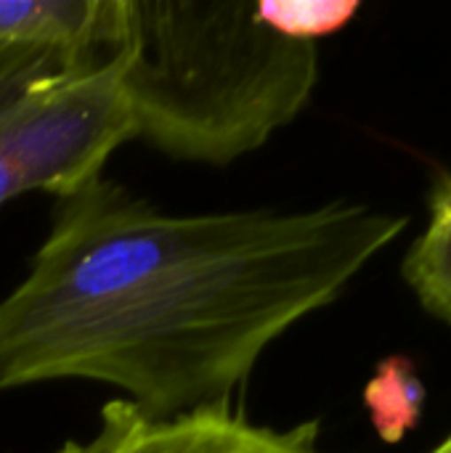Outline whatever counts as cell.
<instances>
[{"instance_id":"obj_9","label":"cell","mask_w":451,"mask_h":453,"mask_svg":"<svg viewBox=\"0 0 451 453\" xmlns=\"http://www.w3.org/2000/svg\"><path fill=\"white\" fill-rule=\"evenodd\" d=\"M428 453H451V435H447V438H444L433 451H428Z\"/></svg>"},{"instance_id":"obj_7","label":"cell","mask_w":451,"mask_h":453,"mask_svg":"<svg viewBox=\"0 0 451 453\" xmlns=\"http://www.w3.org/2000/svg\"><path fill=\"white\" fill-rule=\"evenodd\" d=\"M425 401L420 372L407 356L385 358L364 390L369 419L385 443H401L420 425Z\"/></svg>"},{"instance_id":"obj_6","label":"cell","mask_w":451,"mask_h":453,"mask_svg":"<svg viewBox=\"0 0 451 453\" xmlns=\"http://www.w3.org/2000/svg\"><path fill=\"white\" fill-rule=\"evenodd\" d=\"M404 279L431 316L451 324V173L431 191L428 226L404 260Z\"/></svg>"},{"instance_id":"obj_8","label":"cell","mask_w":451,"mask_h":453,"mask_svg":"<svg viewBox=\"0 0 451 453\" xmlns=\"http://www.w3.org/2000/svg\"><path fill=\"white\" fill-rule=\"evenodd\" d=\"M362 3L356 0H314V3H258V16L276 32L298 40L319 42L322 37L348 27Z\"/></svg>"},{"instance_id":"obj_5","label":"cell","mask_w":451,"mask_h":453,"mask_svg":"<svg viewBox=\"0 0 451 453\" xmlns=\"http://www.w3.org/2000/svg\"><path fill=\"white\" fill-rule=\"evenodd\" d=\"M0 40L114 53L120 0H0Z\"/></svg>"},{"instance_id":"obj_3","label":"cell","mask_w":451,"mask_h":453,"mask_svg":"<svg viewBox=\"0 0 451 453\" xmlns=\"http://www.w3.org/2000/svg\"><path fill=\"white\" fill-rule=\"evenodd\" d=\"M128 141L130 104L114 53L0 40V207L21 194L80 191Z\"/></svg>"},{"instance_id":"obj_2","label":"cell","mask_w":451,"mask_h":453,"mask_svg":"<svg viewBox=\"0 0 451 453\" xmlns=\"http://www.w3.org/2000/svg\"><path fill=\"white\" fill-rule=\"evenodd\" d=\"M114 56L133 141L213 167L266 146L319 82V42L276 32L247 0H120Z\"/></svg>"},{"instance_id":"obj_1","label":"cell","mask_w":451,"mask_h":453,"mask_svg":"<svg viewBox=\"0 0 451 453\" xmlns=\"http://www.w3.org/2000/svg\"><path fill=\"white\" fill-rule=\"evenodd\" d=\"M407 226L343 199L178 215L101 175L56 199L0 297V393L90 382L152 417L231 409L266 350Z\"/></svg>"},{"instance_id":"obj_4","label":"cell","mask_w":451,"mask_h":453,"mask_svg":"<svg viewBox=\"0 0 451 453\" xmlns=\"http://www.w3.org/2000/svg\"><path fill=\"white\" fill-rule=\"evenodd\" d=\"M319 422L276 430L250 422L237 406L152 417L112 398L88 438L64 441L53 453H324Z\"/></svg>"}]
</instances>
